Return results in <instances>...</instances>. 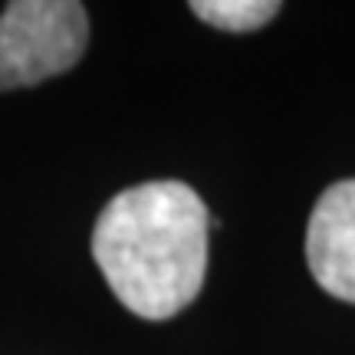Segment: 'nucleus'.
Wrapping results in <instances>:
<instances>
[{"label": "nucleus", "mask_w": 355, "mask_h": 355, "mask_svg": "<svg viewBox=\"0 0 355 355\" xmlns=\"http://www.w3.org/2000/svg\"><path fill=\"white\" fill-rule=\"evenodd\" d=\"M306 260L322 290L355 303V178L319 194L306 227Z\"/></svg>", "instance_id": "obj_3"}, {"label": "nucleus", "mask_w": 355, "mask_h": 355, "mask_svg": "<svg viewBox=\"0 0 355 355\" xmlns=\"http://www.w3.org/2000/svg\"><path fill=\"white\" fill-rule=\"evenodd\" d=\"M191 10L198 13V20L230 30V33H250L270 24L279 13L277 0H194Z\"/></svg>", "instance_id": "obj_4"}, {"label": "nucleus", "mask_w": 355, "mask_h": 355, "mask_svg": "<svg viewBox=\"0 0 355 355\" xmlns=\"http://www.w3.org/2000/svg\"><path fill=\"white\" fill-rule=\"evenodd\" d=\"M89 13L76 0H17L0 13V92L63 76L83 60Z\"/></svg>", "instance_id": "obj_2"}, {"label": "nucleus", "mask_w": 355, "mask_h": 355, "mask_svg": "<svg viewBox=\"0 0 355 355\" xmlns=\"http://www.w3.org/2000/svg\"><path fill=\"white\" fill-rule=\"evenodd\" d=\"M211 217L184 181H145L115 194L92 230V257L119 303L171 319L201 293Z\"/></svg>", "instance_id": "obj_1"}]
</instances>
